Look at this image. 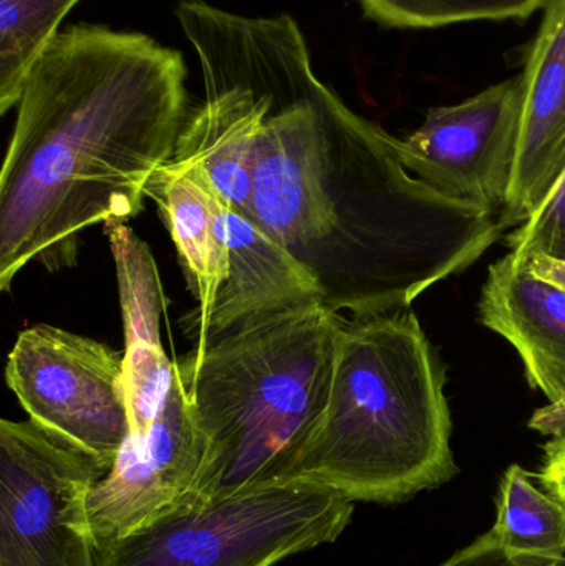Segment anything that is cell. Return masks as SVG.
Wrapping results in <instances>:
<instances>
[{
	"instance_id": "1",
	"label": "cell",
	"mask_w": 565,
	"mask_h": 566,
	"mask_svg": "<svg viewBox=\"0 0 565 566\" xmlns=\"http://www.w3.org/2000/svg\"><path fill=\"white\" fill-rule=\"evenodd\" d=\"M268 88L251 219L354 318L408 310L496 244L498 212L415 178L398 138L352 112L312 70L287 13L254 17Z\"/></svg>"
},
{
	"instance_id": "2",
	"label": "cell",
	"mask_w": 565,
	"mask_h": 566,
	"mask_svg": "<svg viewBox=\"0 0 565 566\" xmlns=\"http://www.w3.org/2000/svg\"><path fill=\"white\" fill-rule=\"evenodd\" d=\"M185 60L138 32L63 30L17 103L0 172V290L29 264L69 271L82 234L142 212L188 113Z\"/></svg>"
},
{
	"instance_id": "3",
	"label": "cell",
	"mask_w": 565,
	"mask_h": 566,
	"mask_svg": "<svg viewBox=\"0 0 565 566\" xmlns=\"http://www.w3.org/2000/svg\"><path fill=\"white\" fill-rule=\"evenodd\" d=\"M443 363L410 308L347 319L331 398L284 484L391 505L460 474Z\"/></svg>"
},
{
	"instance_id": "4",
	"label": "cell",
	"mask_w": 565,
	"mask_h": 566,
	"mask_svg": "<svg viewBox=\"0 0 565 566\" xmlns=\"http://www.w3.org/2000/svg\"><path fill=\"white\" fill-rule=\"evenodd\" d=\"M345 325L311 303L245 323L175 363L202 442L188 497L284 482L324 418Z\"/></svg>"
},
{
	"instance_id": "5",
	"label": "cell",
	"mask_w": 565,
	"mask_h": 566,
	"mask_svg": "<svg viewBox=\"0 0 565 566\" xmlns=\"http://www.w3.org/2000/svg\"><path fill=\"white\" fill-rule=\"evenodd\" d=\"M354 502L315 485L186 497L136 531L96 544V566H274L334 544Z\"/></svg>"
},
{
	"instance_id": "6",
	"label": "cell",
	"mask_w": 565,
	"mask_h": 566,
	"mask_svg": "<svg viewBox=\"0 0 565 566\" xmlns=\"http://www.w3.org/2000/svg\"><path fill=\"white\" fill-rule=\"evenodd\" d=\"M105 474L32 419H2L0 566H96L88 497Z\"/></svg>"
},
{
	"instance_id": "7",
	"label": "cell",
	"mask_w": 565,
	"mask_h": 566,
	"mask_svg": "<svg viewBox=\"0 0 565 566\" xmlns=\"http://www.w3.org/2000/svg\"><path fill=\"white\" fill-rule=\"evenodd\" d=\"M6 381L29 419L112 469L129 434L125 352L36 325L17 338Z\"/></svg>"
},
{
	"instance_id": "8",
	"label": "cell",
	"mask_w": 565,
	"mask_h": 566,
	"mask_svg": "<svg viewBox=\"0 0 565 566\" xmlns=\"http://www.w3.org/2000/svg\"><path fill=\"white\" fill-rule=\"evenodd\" d=\"M523 73L457 105L428 109L398 153L405 168L447 198L500 214L513 181L523 118Z\"/></svg>"
},
{
	"instance_id": "9",
	"label": "cell",
	"mask_w": 565,
	"mask_h": 566,
	"mask_svg": "<svg viewBox=\"0 0 565 566\" xmlns=\"http://www.w3.org/2000/svg\"><path fill=\"white\" fill-rule=\"evenodd\" d=\"M524 66V103L513 181L500 221L524 224L565 172V0L546 7Z\"/></svg>"
},
{
	"instance_id": "10",
	"label": "cell",
	"mask_w": 565,
	"mask_h": 566,
	"mask_svg": "<svg viewBox=\"0 0 565 566\" xmlns=\"http://www.w3.org/2000/svg\"><path fill=\"white\" fill-rule=\"evenodd\" d=\"M229 272L211 308L186 316V335L205 345L245 323L322 303L312 275L248 216L229 208Z\"/></svg>"
},
{
	"instance_id": "11",
	"label": "cell",
	"mask_w": 565,
	"mask_h": 566,
	"mask_svg": "<svg viewBox=\"0 0 565 566\" xmlns=\"http://www.w3.org/2000/svg\"><path fill=\"white\" fill-rule=\"evenodd\" d=\"M478 318L514 346L531 388L565 401V289L537 277L513 252L488 269Z\"/></svg>"
},
{
	"instance_id": "12",
	"label": "cell",
	"mask_w": 565,
	"mask_h": 566,
	"mask_svg": "<svg viewBox=\"0 0 565 566\" xmlns=\"http://www.w3.org/2000/svg\"><path fill=\"white\" fill-rule=\"evenodd\" d=\"M146 196L161 212L178 251L189 290L202 316L229 272V205L201 169L168 161L149 179Z\"/></svg>"
},
{
	"instance_id": "13",
	"label": "cell",
	"mask_w": 565,
	"mask_h": 566,
	"mask_svg": "<svg viewBox=\"0 0 565 566\" xmlns=\"http://www.w3.org/2000/svg\"><path fill=\"white\" fill-rule=\"evenodd\" d=\"M486 535L513 554L564 558L565 507L537 475L510 465L501 479L496 522Z\"/></svg>"
},
{
	"instance_id": "14",
	"label": "cell",
	"mask_w": 565,
	"mask_h": 566,
	"mask_svg": "<svg viewBox=\"0 0 565 566\" xmlns=\"http://www.w3.org/2000/svg\"><path fill=\"white\" fill-rule=\"evenodd\" d=\"M80 0H0V113L17 106L27 75Z\"/></svg>"
},
{
	"instance_id": "15",
	"label": "cell",
	"mask_w": 565,
	"mask_h": 566,
	"mask_svg": "<svg viewBox=\"0 0 565 566\" xmlns=\"http://www.w3.org/2000/svg\"><path fill=\"white\" fill-rule=\"evenodd\" d=\"M365 13L394 29H440L468 22L524 20L553 0H358Z\"/></svg>"
},
{
	"instance_id": "16",
	"label": "cell",
	"mask_w": 565,
	"mask_h": 566,
	"mask_svg": "<svg viewBox=\"0 0 565 566\" xmlns=\"http://www.w3.org/2000/svg\"><path fill=\"white\" fill-rule=\"evenodd\" d=\"M516 258L533 255L565 261V172L541 208L506 238Z\"/></svg>"
},
{
	"instance_id": "17",
	"label": "cell",
	"mask_w": 565,
	"mask_h": 566,
	"mask_svg": "<svg viewBox=\"0 0 565 566\" xmlns=\"http://www.w3.org/2000/svg\"><path fill=\"white\" fill-rule=\"evenodd\" d=\"M440 566H565L564 558L513 554L494 544L486 534L451 555Z\"/></svg>"
},
{
	"instance_id": "18",
	"label": "cell",
	"mask_w": 565,
	"mask_h": 566,
	"mask_svg": "<svg viewBox=\"0 0 565 566\" xmlns=\"http://www.w3.org/2000/svg\"><path fill=\"white\" fill-rule=\"evenodd\" d=\"M537 479L565 507V432L544 444Z\"/></svg>"
},
{
	"instance_id": "19",
	"label": "cell",
	"mask_w": 565,
	"mask_h": 566,
	"mask_svg": "<svg viewBox=\"0 0 565 566\" xmlns=\"http://www.w3.org/2000/svg\"><path fill=\"white\" fill-rule=\"evenodd\" d=\"M530 429L550 438L564 434L565 432V401L556 405H546L544 408L534 411L527 422Z\"/></svg>"
},
{
	"instance_id": "20",
	"label": "cell",
	"mask_w": 565,
	"mask_h": 566,
	"mask_svg": "<svg viewBox=\"0 0 565 566\" xmlns=\"http://www.w3.org/2000/svg\"><path fill=\"white\" fill-rule=\"evenodd\" d=\"M520 259V258H517ZM527 268L544 281L556 283L565 289V261L547 258V255H533V258L523 259Z\"/></svg>"
}]
</instances>
